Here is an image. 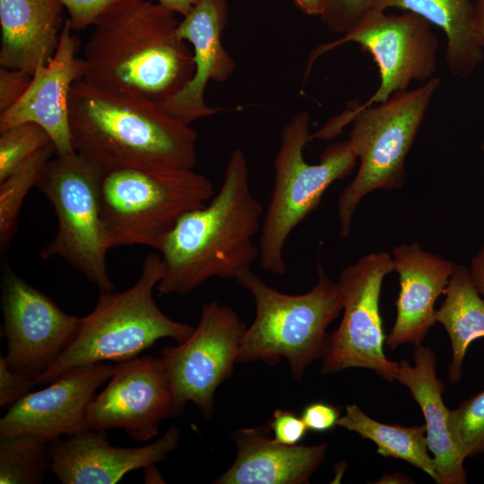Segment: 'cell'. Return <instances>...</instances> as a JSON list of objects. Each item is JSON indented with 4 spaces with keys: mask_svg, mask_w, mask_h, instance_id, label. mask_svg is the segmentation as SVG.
<instances>
[{
    "mask_svg": "<svg viewBox=\"0 0 484 484\" xmlns=\"http://www.w3.org/2000/svg\"><path fill=\"white\" fill-rule=\"evenodd\" d=\"M74 151L100 168L193 169L198 134L151 99L79 80L68 99Z\"/></svg>",
    "mask_w": 484,
    "mask_h": 484,
    "instance_id": "6da1fadb",
    "label": "cell"
},
{
    "mask_svg": "<svg viewBox=\"0 0 484 484\" xmlns=\"http://www.w3.org/2000/svg\"><path fill=\"white\" fill-rule=\"evenodd\" d=\"M264 208L254 195L246 155L235 149L217 194L184 214L159 249L163 276L160 295H186L212 278L236 279L250 269L259 248Z\"/></svg>",
    "mask_w": 484,
    "mask_h": 484,
    "instance_id": "7a4b0ae2",
    "label": "cell"
},
{
    "mask_svg": "<svg viewBox=\"0 0 484 484\" xmlns=\"http://www.w3.org/2000/svg\"><path fill=\"white\" fill-rule=\"evenodd\" d=\"M176 13L147 0H122L93 24L84 53L88 83L162 103L194 73V55L177 35Z\"/></svg>",
    "mask_w": 484,
    "mask_h": 484,
    "instance_id": "3957f363",
    "label": "cell"
},
{
    "mask_svg": "<svg viewBox=\"0 0 484 484\" xmlns=\"http://www.w3.org/2000/svg\"><path fill=\"white\" fill-rule=\"evenodd\" d=\"M440 83V78L434 76L423 85L395 92L380 103L358 105L309 135V141L332 139L352 122L348 141L360 163L338 199L341 237L350 236L354 212L364 196L377 189L402 186L406 156Z\"/></svg>",
    "mask_w": 484,
    "mask_h": 484,
    "instance_id": "277c9868",
    "label": "cell"
},
{
    "mask_svg": "<svg viewBox=\"0 0 484 484\" xmlns=\"http://www.w3.org/2000/svg\"><path fill=\"white\" fill-rule=\"evenodd\" d=\"M162 276L160 254H149L130 288L120 292L100 291L93 310L80 318L71 345L34 379V385L49 384L75 367L136 358L160 339L184 341L194 327L168 317L152 296Z\"/></svg>",
    "mask_w": 484,
    "mask_h": 484,
    "instance_id": "5b68a950",
    "label": "cell"
},
{
    "mask_svg": "<svg viewBox=\"0 0 484 484\" xmlns=\"http://www.w3.org/2000/svg\"><path fill=\"white\" fill-rule=\"evenodd\" d=\"M317 283L307 293L290 295L268 286L251 269L236 281L255 301V314L242 336L237 362L261 360L277 364L287 359L295 380L325 357L330 334L327 328L342 310L336 283L319 264Z\"/></svg>",
    "mask_w": 484,
    "mask_h": 484,
    "instance_id": "8992f818",
    "label": "cell"
},
{
    "mask_svg": "<svg viewBox=\"0 0 484 484\" xmlns=\"http://www.w3.org/2000/svg\"><path fill=\"white\" fill-rule=\"evenodd\" d=\"M100 214L108 246H145L159 251L186 212L214 194L212 181L194 169L103 171Z\"/></svg>",
    "mask_w": 484,
    "mask_h": 484,
    "instance_id": "52a82bcc",
    "label": "cell"
},
{
    "mask_svg": "<svg viewBox=\"0 0 484 484\" xmlns=\"http://www.w3.org/2000/svg\"><path fill=\"white\" fill-rule=\"evenodd\" d=\"M310 117L296 113L281 130L274 159V183L258 241L261 267L284 275L286 242L293 229L319 205L326 189L354 169L357 156L348 140L329 145L316 164L303 156L309 142Z\"/></svg>",
    "mask_w": 484,
    "mask_h": 484,
    "instance_id": "ba28073f",
    "label": "cell"
},
{
    "mask_svg": "<svg viewBox=\"0 0 484 484\" xmlns=\"http://www.w3.org/2000/svg\"><path fill=\"white\" fill-rule=\"evenodd\" d=\"M103 170L75 151L57 155L43 167L36 187L51 203L57 231L44 246L42 259L60 257L99 291L115 289L107 265L109 250L100 214Z\"/></svg>",
    "mask_w": 484,
    "mask_h": 484,
    "instance_id": "9c48e42d",
    "label": "cell"
},
{
    "mask_svg": "<svg viewBox=\"0 0 484 484\" xmlns=\"http://www.w3.org/2000/svg\"><path fill=\"white\" fill-rule=\"evenodd\" d=\"M394 271L388 253H371L345 267L336 282L343 315L330 333V345L321 373H337L351 367L374 371L384 380H396L399 362L387 359L386 339L379 309L384 278Z\"/></svg>",
    "mask_w": 484,
    "mask_h": 484,
    "instance_id": "30bf717a",
    "label": "cell"
},
{
    "mask_svg": "<svg viewBox=\"0 0 484 484\" xmlns=\"http://www.w3.org/2000/svg\"><path fill=\"white\" fill-rule=\"evenodd\" d=\"M246 329L232 308L213 300L203 307L198 325L184 341L162 349L178 416L188 402L205 419L212 416L215 392L233 373Z\"/></svg>",
    "mask_w": 484,
    "mask_h": 484,
    "instance_id": "8fae6325",
    "label": "cell"
},
{
    "mask_svg": "<svg viewBox=\"0 0 484 484\" xmlns=\"http://www.w3.org/2000/svg\"><path fill=\"white\" fill-rule=\"evenodd\" d=\"M348 42L357 43L369 53L379 71L380 84L361 107L385 101L407 90L413 81L427 82L434 77L438 39L432 24L416 13L386 14L375 10L352 31L318 47L308 67L320 55Z\"/></svg>",
    "mask_w": 484,
    "mask_h": 484,
    "instance_id": "7c38bea8",
    "label": "cell"
},
{
    "mask_svg": "<svg viewBox=\"0 0 484 484\" xmlns=\"http://www.w3.org/2000/svg\"><path fill=\"white\" fill-rule=\"evenodd\" d=\"M1 295L5 359L13 371L34 380L71 345L80 318L64 312L11 268L4 272Z\"/></svg>",
    "mask_w": 484,
    "mask_h": 484,
    "instance_id": "4fadbf2b",
    "label": "cell"
},
{
    "mask_svg": "<svg viewBox=\"0 0 484 484\" xmlns=\"http://www.w3.org/2000/svg\"><path fill=\"white\" fill-rule=\"evenodd\" d=\"M177 416L160 358L138 356L114 365L105 389L88 407L87 424L94 431L121 428L143 443L157 436L162 419Z\"/></svg>",
    "mask_w": 484,
    "mask_h": 484,
    "instance_id": "5bb4252c",
    "label": "cell"
},
{
    "mask_svg": "<svg viewBox=\"0 0 484 484\" xmlns=\"http://www.w3.org/2000/svg\"><path fill=\"white\" fill-rule=\"evenodd\" d=\"M113 370L105 362L75 367L46 388L28 393L0 419V436L32 435L49 443L89 430L88 407Z\"/></svg>",
    "mask_w": 484,
    "mask_h": 484,
    "instance_id": "9a60e30c",
    "label": "cell"
},
{
    "mask_svg": "<svg viewBox=\"0 0 484 484\" xmlns=\"http://www.w3.org/2000/svg\"><path fill=\"white\" fill-rule=\"evenodd\" d=\"M71 31L70 23L65 20L50 61L37 68L22 97L0 114V132L20 123L38 124L49 134L57 155L74 152L68 99L71 87L82 80L85 70L83 58L77 56L80 39Z\"/></svg>",
    "mask_w": 484,
    "mask_h": 484,
    "instance_id": "2e32d148",
    "label": "cell"
},
{
    "mask_svg": "<svg viewBox=\"0 0 484 484\" xmlns=\"http://www.w3.org/2000/svg\"><path fill=\"white\" fill-rule=\"evenodd\" d=\"M179 440L180 429L171 427L150 445L117 447L109 445L106 432L89 429L48 443L50 471L63 484H115L130 471L166 459Z\"/></svg>",
    "mask_w": 484,
    "mask_h": 484,
    "instance_id": "e0dca14e",
    "label": "cell"
},
{
    "mask_svg": "<svg viewBox=\"0 0 484 484\" xmlns=\"http://www.w3.org/2000/svg\"><path fill=\"white\" fill-rule=\"evenodd\" d=\"M228 14L226 0H199L178 23L177 37L194 47V73L180 91L160 105L186 124L216 112L205 103L206 86L210 81L225 82L235 70V61L221 39Z\"/></svg>",
    "mask_w": 484,
    "mask_h": 484,
    "instance_id": "ac0fdd59",
    "label": "cell"
},
{
    "mask_svg": "<svg viewBox=\"0 0 484 484\" xmlns=\"http://www.w3.org/2000/svg\"><path fill=\"white\" fill-rule=\"evenodd\" d=\"M393 260L400 291L385 341L391 350L406 343L419 346L436 324L435 302L445 293L455 264L421 249L418 242L395 246Z\"/></svg>",
    "mask_w": 484,
    "mask_h": 484,
    "instance_id": "d6986e66",
    "label": "cell"
},
{
    "mask_svg": "<svg viewBox=\"0 0 484 484\" xmlns=\"http://www.w3.org/2000/svg\"><path fill=\"white\" fill-rule=\"evenodd\" d=\"M270 427L238 429L237 456L216 484H303L324 460L327 444L286 445L270 436Z\"/></svg>",
    "mask_w": 484,
    "mask_h": 484,
    "instance_id": "ffe728a7",
    "label": "cell"
},
{
    "mask_svg": "<svg viewBox=\"0 0 484 484\" xmlns=\"http://www.w3.org/2000/svg\"><path fill=\"white\" fill-rule=\"evenodd\" d=\"M413 365L399 362L396 380L405 385L419 406L426 426L428 451L432 454L437 484H465L464 459L460 454L449 431L450 410L442 393L445 385L436 374L434 351L422 345L415 346Z\"/></svg>",
    "mask_w": 484,
    "mask_h": 484,
    "instance_id": "44dd1931",
    "label": "cell"
},
{
    "mask_svg": "<svg viewBox=\"0 0 484 484\" xmlns=\"http://www.w3.org/2000/svg\"><path fill=\"white\" fill-rule=\"evenodd\" d=\"M58 0H0V66L33 74L54 56L65 23Z\"/></svg>",
    "mask_w": 484,
    "mask_h": 484,
    "instance_id": "7402d4cb",
    "label": "cell"
},
{
    "mask_svg": "<svg viewBox=\"0 0 484 484\" xmlns=\"http://www.w3.org/2000/svg\"><path fill=\"white\" fill-rule=\"evenodd\" d=\"M388 8L416 13L445 32V58L453 75L467 78L481 63L484 48L476 34L472 0H376L375 10Z\"/></svg>",
    "mask_w": 484,
    "mask_h": 484,
    "instance_id": "603a6c76",
    "label": "cell"
},
{
    "mask_svg": "<svg viewBox=\"0 0 484 484\" xmlns=\"http://www.w3.org/2000/svg\"><path fill=\"white\" fill-rule=\"evenodd\" d=\"M445 301L436 310V321L445 329L452 349L448 367L451 384L460 381L462 363L471 343L484 337V299L463 265L455 264L444 293Z\"/></svg>",
    "mask_w": 484,
    "mask_h": 484,
    "instance_id": "cb8c5ba5",
    "label": "cell"
},
{
    "mask_svg": "<svg viewBox=\"0 0 484 484\" xmlns=\"http://www.w3.org/2000/svg\"><path fill=\"white\" fill-rule=\"evenodd\" d=\"M337 425L374 442L382 456L405 461L437 482L434 461L428 454L425 424L411 427L385 424L370 418L359 406L350 404Z\"/></svg>",
    "mask_w": 484,
    "mask_h": 484,
    "instance_id": "d4e9b609",
    "label": "cell"
},
{
    "mask_svg": "<svg viewBox=\"0 0 484 484\" xmlns=\"http://www.w3.org/2000/svg\"><path fill=\"white\" fill-rule=\"evenodd\" d=\"M56 153L53 143L33 152L9 176L0 181V251L5 254L17 231L24 198L36 186L45 164Z\"/></svg>",
    "mask_w": 484,
    "mask_h": 484,
    "instance_id": "484cf974",
    "label": "cell"
},
{
    "mask_svg": "<svg viewBox=\"0 0 484 484\" xmlns=\"http://www.w3.org/2000/svg\"><path fill=\"white\" fill-rule=\"evenodd\" d=\"M51 468L48 442L26 434L0 436V483H42Z\"/></svg>",
    "mask_w": 484,
    "mask_h": 484,
    "instance_id": "4316f807",
    "label": "cell"
},
{
    "mask_svg": "<svg viewBox=\"0 0 484 484\" xmlns=\"http://www.w3.org/2000/svg\"><path fill=\"white\" fill-rule=\"evenodd\" d=\"M448 428L464 460L484 453V390L450 410Z\"/></svg>",
    "mask_w": 484,
    "mask_h": 484,
    "instance_id": "83f0119b",
    "label": "cell"
},
{
    "mask_svg": "<svg viewBox=\"0 0 484 484\" xmlns=\"http://www.w3.org/2000/svg\"><path fill=\"white\" fill-rule=\"evenodd\" d=\"M52 143L47 131L38 124L24 122L0 132V181L40 148Z\"/></svg>",
    "mask_w": 484,
    "mask_h": 484,
    "instance_id": "f1b7e54d",
    "label": "cell"
},
{
    "mask_svg": "<svg viewBox=\"0 0 484 484\" xmlns=\"http://www.w3.org/2000/svg\"><path fill=\"white\" fill-rule=\"evenodd\" d=\"M376 0H321L319 17L333 32L347 34L375 11Z\"/></svg>",
    "mask_w": 484,
    "mask_h": 484,
    "instance_id": "f546056e",
    "label": "cell"
},
{
    "mask_svg": "<svg viewBox=\"0 0 484 484\" xmlns=\"http://www.w3.org/2000/svg\"><path fill=\"white\" fill-rule=\"evenodd\" d=\"M69 13L72 30H82L93 26L109 7L122 0H58Z\"/></svg>",
    "mask_w": 484,
    "mask_h": 484,
    "instance_id": "4dcf8cb0",
    "label": "cell"
},
{
    "mask_svg": "<svg viewBox=\"0 0 484 484\" xmlns=\"http://www.w3.org/2000/svg\"><path fill=\"white\" fill-rule=\"evenodd\" d=\"M35 387L34 380L23 374L13 371L5 359L0 358V406L10 408Z\"/></svg>",
    "mask_w": 484,
    "mask_h": 484,
    "instance_id": "1f68e13d",
    "label": "cell"
},
{
    "mask_svg": "<svg viewBox=\"0 0 484 484\" xmlns=\"http://www.w3.org/2000/svg\"><path fill=\"white\" fill-rule=\"evenodd\" d=\"M269 427L273 433L272 437L286 445H298L307 432L301 417L284 410L273 412Z\"/></svg>",
    "mask_w": 484,
    "mask_h": 484,
    "instance_id": "d6a6232c",
    "label": "cell"
},
{
    "mask_svg": "<svg viewBox=\"0 0 484 484\" xmlns=\"http://www.w3.org/2000/svg\"><path fill=\"white\" fill-rule=\"evenodd\" d=\"M32 75L21 70L0 69V114L11 108L25 93Z\"/></svg>",
    "mask_w": 484,
    "mask_h": 484,
    "instance_id": "836d02e7",
    "label": "cell"
},
{
    "mask_svg": "<svg viewBox=\"0 0 484 484\" xmlns=\"http://www.w3.org/2000/svg\"><path fill=\"white\" fill-rule=\"evenodd\" d=\"M341 417V410L324 402H315L307 405L301 418L307 430L325 432L333 428Z\"/></svg>",
    "mask_w": 484,
    "mask_h": 484,
    "instance_id": "e575fe53",
    "label": "cell"
},
{
    "mask_svg": "<svg viewBox=\"0 0 484 484\" xmlns=\"http://www.w3.org/2000/svg\"><path fill=\"white\" fill-rule=\"evenodd\" d=\"M470 274L478 291L484 299V246L472 258Z\"/></svg>",
    "mask_w": 484,
    "mask_h": 484,
    "instance_id": "d590c367",
    "label": "cell"
},
{
    "mask_svg": "<svg viewBox=\"0 0 484 484\" xmlns=\"http://www.w3.org/2000/svg\"><path fill=\"white\" fill-rule=\"evenodd\" d=\"M164 7L180 13L183 16L187 15L199 0H155Z\"/></svg>",
    "mask_w": 484,
    "mask_h": 484,
    "instance_id": "8d00e7d4",
    "label": "cell"
},
{
    "mask_svg": "<svg viewBox=\"0 0 484 484\" xmlns=\"http://www.w3.org/2000/svg\"><path fill=\"white\" fill-rule=\"evenodd\" d=\"M474 21L478 40L484 48V0H474Z\"/></svg>",
    "mask_w": 484,
    "mask_h": 484,
    "instance_id": "74e56055",
    "label": "cell"
},
{
    "mask_svg": "<svg viewBox=\"0 0 484 484\" xmlns=\"http://www.w3.org/2000/svg\"><path fill=\"white\" fill-rule=\"evenodd\" d=\"M306 14L319 16L322 10L321 0H292Z\"/></svg>",
    "mask_w": 484,
    "mask_h": 484,
    "instance_id": "f35d334b",
    "label": "cell"
},
{
    "mask_svg": "<svg viewBox=\"0 0 484 484\" xmlns=\"http://www.w3.org/2000/svg\"><path fill=\"white\" fill-rule=\"evenodd\" d=\"M481 148H482V151H484V142L482 143Z\"/></svg>",
    "mask_w": 484,
    "mask_h": 484,
    "instance_id": "ab89813d",
    "label": "cell"
}]
</instances>
